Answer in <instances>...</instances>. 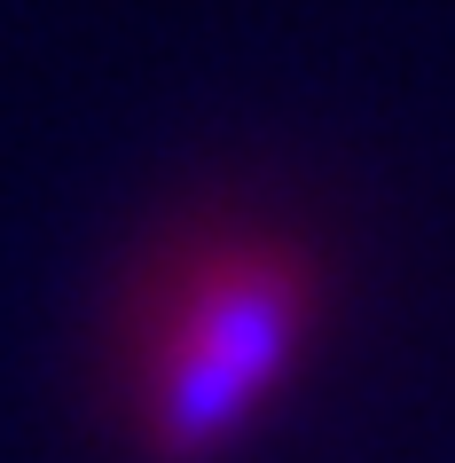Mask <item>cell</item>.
I'll return each instance as SVG.
<instances>
[{
    "label": "cell",
    "instance_id": "obj_1",
    "mask_svg": "<svg viewBox=\"0 0 455 463\" xmlns=\"http://www.w3.org/2000/svg\"><path fill=\"white\" fill-rule=\"evenodd\" d=\"M322 275L290 244L213 251L181 291L166 338L149 354V456L157 463H213L228 456L251 416L283 392L290 362L314 330Z\"/></svg>",
    "mask_w": 455,
    "mask_h": 463
}]
</instances>
